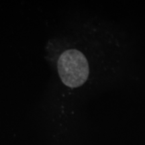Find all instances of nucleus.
<instances>
[{
	"mask_svg": "<svg viewBox=\"0 0 145 145\" xmlns=\"http://www.w3.org/2000/svg\"><path fill=\"white\" fill-rule=\"evenodd\" d=\"M132 51L128 36L113 24L96 18L73 19L46 45L53 75L46 106L63 112L119 83L131 72Z\"/></svg>",
	"mask_w": 145,
	"mask_h": 145,
	"instance_id": "1",
	"label": "nucleus"
}]
</instances>
